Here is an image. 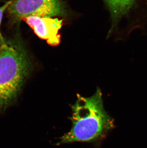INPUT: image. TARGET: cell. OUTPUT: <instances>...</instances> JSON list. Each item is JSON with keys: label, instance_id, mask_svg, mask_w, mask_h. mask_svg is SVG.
<instances>
[{"label": "cell", "instance_id": "cell-1", "mask_svg": "<svg viewBox=\"0 0 147 148\" xmlns=\"http://www.w3.org/2000/svg\"><path fill=\"white\" fill-rule=\"evenodd\" d=\"M71 108L72 127L60 138L59 144L96 141L115 127L114 119L104 108L102 94L99 88L90 97L78 95Z\"/></svg>", "mask_w": 147, "mask_h": 148}, {"label": "cell", "instance_id": "cell-2", "mask_svg": "<svg viewBox=\"0 0 147 148\" xmlns=\"http://www.w3.org/2000/svg\"><path fill=\"white\" fill-rule=\"evenodd\" d=\"M28 70L27 58L20 46L6 41L0 44V108L15 98Z\"/></svg>", "mask_w": 147, "mask_h": 148}, {"label": "cell", "instance_id": "cell-3", "mask_svg": "<svg viewBox=\"0 0 147 148\" xmlns=\"http://www.w3.org/2000/svg\"><path fill=\"white\" fill-rule=\"evenodd\" d=\"M7 11L16 19L30 16H62L67 11L61 0H12Z\"/></svg>", "mask_w": 147, "mask_h": 148}, {"label": "cell", "instance_id": "cell-4", "mask_svg": "<svg viewBox=\"0 0 147 148\" xmlns=\"http://www.w3.org/2000/svg\"><path fill=\"white\" fill-rule=\"evenodd\" d=\"M35 35L46 40L51 46H57L61 41L59 31L62 27L63 20L54 17L30 16L22 19Z\"/></svg>", "mask_w": 147, "mask_h": 148}, {"label": "cell", "instance_id": "cell-5", "mask_svg": "<svg viewBox=\"0 0 147 148\" xmlns=\"http://www.w3.org/2000/svg\"><path fill=\"white\" fill-rule=\"evenodd\" d=\"M114 21H117L129 12L135 0H104Z\"/></svg>", "mask_w": 147, "mask_h": 148}, {"label": "cell", "instance_id": "cell-6", "mask_svg": "<svg viewBox=\"0 0 147 148\" xmlns=\"http://www.w3.org/2000/svg\"><path fill=\"white\" fill-rule=\"evenodd\" d=\"M11 3L12 0H10L4 3V4H3V5L0 7V44H3L6 42L1 34V22H2V20H3V16L4 12L6 11H7V9Z\"/></svg>", "mask_w": 147, "mask_h": 148}]
</instances>
